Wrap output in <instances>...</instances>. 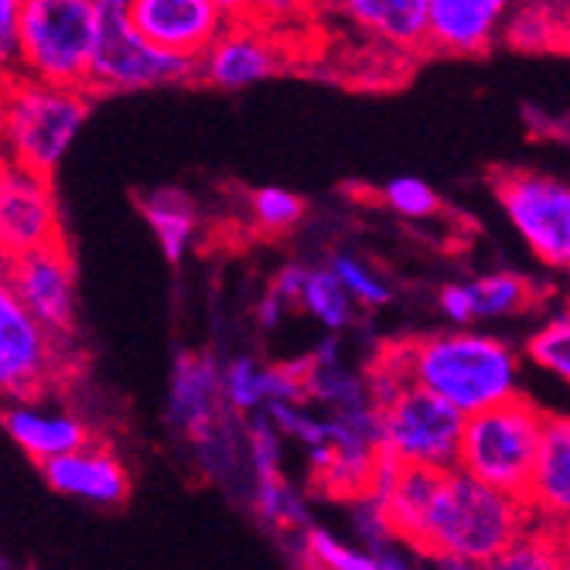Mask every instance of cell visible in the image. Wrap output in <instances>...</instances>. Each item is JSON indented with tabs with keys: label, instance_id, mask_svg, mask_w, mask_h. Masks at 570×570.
<instances>
[{
	"label": "cell",
	"instance_id": "1",
	"mask_svg": "<svg viewBox=\"0 0 570 570\" xmlns=\"http://www.w3.org/2000/svg\"><path fill=\"white\" fill-rule=\"evenodd\" d=\"M410 383L461 417H475L520 393V358L482 332H438L410 338Z\"/></svg>",
	"mask_w": 570,
	"mask_h": 570
},
{
	"label": "cell",
	"instance_id": "2",
	"mask_svg": "<svg viewBox=\"0 0 570 570\" xmlns=\"http://www.w3.org/2000/svg\"><path fill=\"white\" fill-rule=\"evenodd\" d=\"M530 523L533 512L527 509V502L509 499L451 469L438 479L413 550H421L431 560H461L485 567Z\"/></svg>",
	"mask_w": 570,
	"mask_h": 570
},
{
	"label": "cell",
	"instance_id": "3",
	"mask_svg": "<svg viewBox=\"0 0 570 570\" xmlns=\"http://www.w3.org/2000/svg\"><path fill=\"white\" fill-rule=\"evenodd\" d=\"M92 110L82 89L18 79L0 89V161L51 178Z\"/></svg>",
	"mask_w": 570,
	"mask_h": 570
},
{
	"label": "cell",
	"instance_id": "4",
	"mask_svg": "<svg viewBox=\"0 0 570 570\" xmlns=\"http://www.w3.org/2000/svg\"><path fill=\"white\" fill-rule=\"evenodd\" d=\"M543 421L547 410L523 393H515L512 400L492 410L475 413V417H464L454 469L523 502L540 451Z\"/></svg>",
	"mask_w": 570,
	"mask_h": 570
},
{
	"label": "cell",
	"instance_id": "5",
	"mask_svg": "<svg viewBox=\"0 0 570 570\" xmlns=\"http://www.w3.org/2000/svg\"><path fill=\"white\" fill-rule=\"evenodd\" d=\"M198 79V62L154 48L134 24L127 0H96V38L89 59V96L140 92Z\"/></svg>",
	"mask_w": 570,
	"mask_h": 570
},
{
	"label": "cell",
	"instance_id": "6",
	"mask_svg": "<svg viewBox=\"0 0 570 570\" xmlns=\"http://www.w3.org/2000/svg\"><path fill=\"white\" fill-rule=\"evenodd\" d=\"M96 38V0H21V76L82 89Z\"/></svg>",
	"mask_w": 570,
	"mask_h": 570
},
{
	"label": "cell",
	"instance_id": "7",
	"mask_svg": "<svg viewBox=\"0 0 570 570\" xmlns=\"http://www.w3.org/2000/svg\"><path fill=\"white\" fill-rule=\"evenodd\" d=\"M380 451L403 469L451 472L458 464V444L464 417L421 386H406L376 406Z\"/></svg>",
	"mask_w": 570,
	"mask_h": 570
},
{
	"label": "cell",
	"instance_id": "8",
	"mask_svg": "<svg viewBox=\"0 0 570 570\" xmlns=\"http://www.w3.org/2000/svg\"><path fill=\"white\" fill-rule=\"evenodd\" d=\"M492 188L537 261L570 271V185L527 168H502L492 175Z\"/></svg>",
	"mask_w": 570,
	"mask_h": 570
},
{
	"label": "cell",
	"instance_id": "9",
	"mask_svg": "<svg viewBox=\"0 0 570 570\" xmlns=\"http://www.w3.org/2000/svg\"><path fill=\"white\" fill-rule=\"evenodd\" d=\"M4 284L59 345L76 332V264L66 239L18 256V261H8Z\"/></svg>",
	"mask_w": 570,
	"mask_h": 570
},
{
	"label": "cell",
	"instance_id": "10",
	"mask_svg": "<svg viewBox=\"0 0 570 570\" xmlns=\"http://www.w3.org/2000/svg\"><path fill=\"white\" fill-rule=\"evenodd\" d=\"M59 376V342L51 338L8 284H0V400H38Z\"/></svg>",
	"mask_w": 570,
	"mask_h": 570
},
{
	"label": "cell",
	"instance_id": "11",
	"mask_svg": "<svg viewBox=\"0 0 570 570\" xmlns=\"http://www.w3.org/2000/svg\"><path fill=\"white\" fill-rule=\"evenodd\" d=\"M127 8L130 24L154 48L191 62H198L239 14V4L226 0H127Z\"/></svg>",
	"mask_w": 570,
	"mask_h": 570
},
{
	"label": "cell",
	"instance_id": "12",
	"mask_svg": "<svg viewBox=\"0 0 570 570\" xmlns=\"http://www.w3.org/2000/svg\"><path fill=\"white\" fill-rule=\"evenodd\" d=\"M62 243V219L51 178L0 161V253L8 261Z\"/></svg>",
	"mask_w": 570,
	"mask_h": 570
},
{
	"label": "cell",
	"instance_id": "13",
	"mask_svg": "<svg viewBox=\"0 0 570 570\" xmlns=\"http://www.w3.org/2000/svg\"><path fill=\"white\" fill-rule=\"evenodd\" d=\"M281 66V45L261 24L236 18L198 59V82L236 92L274 79Z\"/></svg>",
	"mask_w": 570,
	"mask_h": 570
},
{
	"label": "cell",
	"instance_id": "14",
	"mask_svg": "<svg viewBox=\"0 0 570 570\" xmlns=\"http://www.w3.org/2000/svg\"><path fill=\"white\" fill-rule=\"evenodd\" d=\"M219 386V362L205 352H181L171 370L168 390V424L188 444L202 441L229 417Z\"/></svg>",
	"mask_w": 570,
	"mask_h": 570
},
{
	"label": "cell",
	"instance_id": "15",
	"mask_svg": "<svg viewBox=\"0 0 570 570\" xmlns=\"http://www.w3.org/2000/svg\"><path fill=\"white\" fill-rule=\"evenodd\" d=\"M41 475L51 492L99 505V509H114L124 505L130 495V472L120 461V454L110 444H86L66 458H56L41 464Z\"/></svg>",
	"mask_w": 570,
	"mask_h": 570
},
{
	"label": "cell",
	"instance_id": "16",
	"mask_svg": "<svg viewBox=\"0 0 570 570\" xmlns=\"http://www.w3.org/2000/svg\"><path fill=\"white\" fill-rule=\"evenodd\" d=\"M0 424H4L8 438L38 464V469L92 444V431L82 417H76L66 406H45L41 396L8 403L0 410Z\"/></svg>",
	"mask_w": 570,
	"mask_h": 570
},
{
	"label": "cell",
	"instance_id": "17",
	"mask_svg": "<svg viewBox=\"0 0 570 570\" xmlns=\"http://www.w3.org/2000/svg\"><path fill=\"white\" fill-rule=\"evenodd\" d=\"M523 502L533 512V520L553 530L570 527V417L567 413H547Z\"/></svg>",
	"mask_w": 570,
	"mask_h": 570
},
{
	"label": "cell",
	"instance_id": "18",
	"mask_svg": "<svg viewBox=\"0 0 570 570\" xmlns=\"http://www.w3.org/2000/svg\"><path fill=\"white\" fill-rule=\"evenodd\" d=\"M502 0H428V48L444 56H479L502 31Z\"/></svg>",
	"mask_w": 570,
	"mask_h": 570
},
{
	"label": "cell",
	"instance_id": "19",
	"mask_svg": "<svg viewBox=\"0 0 570 570\" xmlns=\"http://www.w3.org/2000/svg\"><path fill=\"white\" fill-rule=\"evenodd\" d=\"M342 14L400 51L428 48V0H348Z\"/></svg>",
	"mask_w": 570,
	"mask_h": 570
},
{
	"label": "cell",
	"instance_id": "20",
	"mask_svg": "<svg viewBox=\"0 0 570 570\" xmlns=\"http://www.w3.org/2000/svg\"><path fill=\"white\" fill-rule=\"evenodd\" d=\"M140 213L158 236L165 261L181 264L198 233V205L178 188H154L140 195Z\"/></svg>",
	"mask_w": 570,
	"mask_h": 570
},
{
	"label": "cell",
	"instance_id": "21",
	"mask_svg": "<svg viewBox=\"0 0 570 570\" xmlns=\"http://www.w3.org/2000/svg\"><path fill=\"white\" fill-rule=\"evenodd\" d=\"M438 479H441V472L400 469V475L390 485V492L383 499H376L393 540L417 543V533H421V523H424V515H428L431 495L438 489Z\"/></svg>",
	"mask_w": 570,
	"mask_h": 570
},
{
	"label": "cell",
	"instance_id": "22",
	"mask_svg": "<svg viewBox=\"0 0 570 570\" xmlns=\"http://www.w3.org/2000/svg\"><path fill=\"white\" fill-rule=\"evenodd\" d=\"M472 301V318H509L520 315V311H530L543 294L530 277L520 274H489L479 277L472 284H464Z\"/></svg>",
	"mask_w": 570,
	"mask_h": 570
},
{
	"label": "cell",
	"instance_id": "23",
	"mask_svg": "<svg viewBox=\"0 0 570 570\" xmlns=\"http://www.w3.org/2000/svg\"><path fill=\"white\" fill-rule=\"evenodd\" d=\"M304 393H307V406H325L328 413H342V410L373 403L370 390H366V376L348 370L345 362H335V366H311L307 362Z\"/></svg>",
	"mask_w": 570,
	"mask_h": 570
},
{
	"label": "cell",
	"instance_id": "24",
	"mask_svg": "<svg viewBox=\"0 0 570 570\" xmlns=\"http://www.w3.org/2000/svg\"><path fill=\"white\" fill-rule=\"evenodd\" d=\"M297 311H307V315L315 318L328 335H338V332L348 328L352 318H355V304H352V297L342 291V284L332 277L328 267H307Z\"/></svg>",
	"mask_w": 570,
	"mask_h": 570
},
{
	"label": "cell",
	"instance_id": "25",
	"mask_svg": "<svg viewBox=\"0 0 570 570\" xmlns=\"http://www.w3.org/2000/svg\"><path fill=\"white\" fill-rule=\"evenodd\" d=\"M249 509L271 530H307L304 495L284 475L249 482Z\"/></svg>",
	"mask_w": 570,
	"mask_h": 570
},
{
	"label": "cell",
	"instance_id": "26",
	"mask_svg": "<svg viewBox=\"0 0 570 570\" xmlns=\"http://www.w3.org/2000/svg\"><path fill=\"white\" fill-rule=\"evenodd\" d=\"M485 570H560V530L533 520L485 563Z\"/></svg>",
	"mask_w": 570,
	"mask_h": 570
},
{
	"label": "cell",
	"instance_id": "27",
	"mask_svg": "<svg viewBox=\"0 0 570 570\" xmlns=\"http://www.w3.org/2000/svg\"><path fill=\"white\" fill-rule=\"evenodd\" d=\"M219 386H223V403L236 413V417H253L264 413L267 396H264V362L253 355H233L226 366H219Z\"/></svg>",
	"mask_w": 570,
	"mask_h": 570
},
{
	"label": "cell",
	"instance_id": "28",
	"mask_svg": "<svg viewBox=\"0 0 570 570\" xmlns=\"http://www.w3.org/2000/svg\"><path fill=\"white\" fill-rule=\"evenodd\" d=\"M328 271H332V277L342 284V291L352 297V304H358V307H383V304H390L393 301V287L362 261V256H355V253H345V249H338V253H332L328 256V264H325Z\"/></svg>",
	"mask_w": 570,
	"mask_h": 570
},
{
	"label": "cell",
	"instance_id": "29",
	"mask_svg": "<svg viewBox=\"0 0 570 570\" xmlns=\"http://www.w3.org/2000/svg\"><path fill=\"white\" fill-rule=\"evenodd\" d=\"M307 213V205L301 195L287 191V188H277V185H267V188H256L249 195V219L253 226L267 233V236H281V233H291Z\"/></svg>",
	"mask_w": 570,
	"mask_h": 570
},
{
	"label": "cell",
	"instance_id": "30",
	"mask_svg": "<svg viewBox=\"0 0 570 570\" xmlns=\"http://www.w3.org/2000/svg\"><path fill=\"white\" fill-rule=\"evenodd\" d=\"M563 24L557 21V8H515L512 21H502L505 28V41L527 51H543V48H557L567 45L563 41Z\"/></svg>",
	"mask_w": 570,
	"mask_h": 570
},
{
	"label": "cell",
	"instance_id": "31",
	"mask_svg": "<svg viewBox=\"0 0 570 570\" xmlns=\"http://www.w3.org/2000/svg\"><path fill=\"white\" fill-rule=\"evenodd\" d=\"M527 355L540 370H547L550 376L570 386V304L560 315H553L540 332H533V338L527 342Z\"/></svg>",
	"mask_w": 570,
	"mask_h": 570
},
{
	"label": "cell",
	"instance_id": "32",
	"mask_svg": "<svg viewBox=\"0 0 570 570\" xmlns=\"http://www.w3.org/2000/svg\"><path fill=\"white\" fill-rule=\"evenodd\" d=\"M243 441H246V472H249V482L271 479V475H284L281 472L284 438L274 431V424L264 417V413H253V417L243 421Z\"/></svg>",
	"mask_w": 570,
	"mask_h": 570
},
{
	"label": "cell",
	"instance_id": "33",
	"mask_svg": "<svg viewBox=\"0 0 570 570\" xmlns=\"http://www.w3.org/2000/svg\"><path fill=\"white\" fill-rule=\"evenodd\" d=\"M264 417L274 424L281 438H291L304 448L328 444V417L315 413L311 406H291V403H271L264 406Z\"/></svg>",
	"mask_w": 570,
	"mask_h": 570
},
{
	"label": "cell",
	"instance_id": "34",
	"mask_svg": "<svg viewBox=\"0 0 570 570\" xmlns=\"http://www.w3.org/2000/svg\"><path fill=\"white\" fill-rule=\"evenodd\" d=\"M383 205L390 213H396L400 219H434L441 213V198L438 191L421 181V178H413V175H403V178H393L383 185L380 191Z\"/></svg>",
	"mask_w": 570,
	"mask_h": 570
},
{
	"label": "cell",
	"instance_id": "35",
	"mask_svg": "<svg viewBox=\"0 0 570 570\" xmlns=\"http://www.w3.org/2000/svg\"><path fill=\"white\" fill-rule=\"evenodd\" d=\"M21 79V0H0V89Z\"/></svg>",
	"mask_w": 570,
	"mask_h": 570
},
{
	"label": "cell",
	"instance_id": "36",
	"mask_svg": "<svg viewBox=\"0 0 570 570\" xmlns=\"http://www.w3.org/2000/svg\"><path fill=\"white\" fill-rule=\"evenodd\" d=\"M304 376H307V358H291V362H277V366H264V396H267V406L271 403L307 406Z\"/></svg>",
	"mask_w": 570,
	"mask_h": 570
},
{
	"label": "cell",
	"instance_id": "37",
	"mask_svg": "<svg viewBox=\"0 0 570 570\" xmlns=\"http://www.w3.org/2000/svg\"><path fill=\"white\" fill-rule=\"evenodd\" d=\"M304 274H307V267L304 264H284L277 274H274V281H271V294L274 297H281L291 311H297V304H301V291H304Z\"/></svg>",
	"mask_w": 570,
	"mask_h": 570
},
{
	"label": "cell",
	"instance_id": "38",
	"mask_svg": "<svg viewBox=\"0 0 570 570\" xmlns=\"http://www.w3.org/2000/svg\"><path fill=\"white\" fill-rule=\"evenodd\" d=\"M444 318L454 322V325H469L475 322L472 318V301H469V291H464V284H448L441 287V297H438Z\"/></svg>",
	"mask_w": 570,
	"mask_h": 570
},
{
	"label": "cell",
	"instance_id": "39",
	"mask_svg": "<svg viewBox=\"0 0 570 570\" xmlns=\"http://www.w3.org/2000/svg\"><path fill=\"white\" fill-rule=\"evenodd\" d=\"M287 304L281 301V297H274L271 291L261 297V301H256V307H253V315H256V325H261L264 332H274L281 322H284V315H287Z\"/></svg>",
	"mask_w": 570,
	"mask_h": 570
},
{
	"label": "cell",
	"instance_id": "40",
	"mask_svg": "<svg viewBox=\"0 0 570 570\" xmlns=\"http://www.w3.org/2000/svg\"><path fill=\"white\" fill-rule=\"evenodd\" d=\"M560 570H570V527L560 530Z\"/></svg>",
	"mask_w": 570,
	"mask_h": 570
},
{
	"label": "cell",
	"instance_id": "41",
	"mask_svg": "<svg viewBox=\"0 0 570 570\" xmlns=\"http://www.w3.org/2000/svg\"><path fill=\"white\" fill-rule=\"evenodd\" d=\"M4 274H8V256L0 253V284H4Z\"/></svg>",
	"mask_w": 570,
	"mask_h": 570
},
{
	"label": "cell",
	"instance_id": "42",
	"mask_svg": "<svg viewBox=\"0 0 570 570\" xmlns=\"http://www.w3.org/2000/svg\"><path fill=\"white\" fill-rule=\"evenodd\" d=\"M0 570H14V567L8 563V557H4V553H0Z\"/></svg>",
	"mask_w": 570,
	"mask_h": 570
},
{
	"label": "cell",
	"instance_id": "43",
	"mask_svg": "<svg viewBox=\"0 0 570 570\" xmlns=\"http://www.w3.org/2000/svg\"><path fill=\"white\" fill-rule=\"evenodd\" d=\"M304 570H322V567H304Z\"/></svg>",
	"mask_w": 570,
	"mask_h": 570
}]
</instances>
